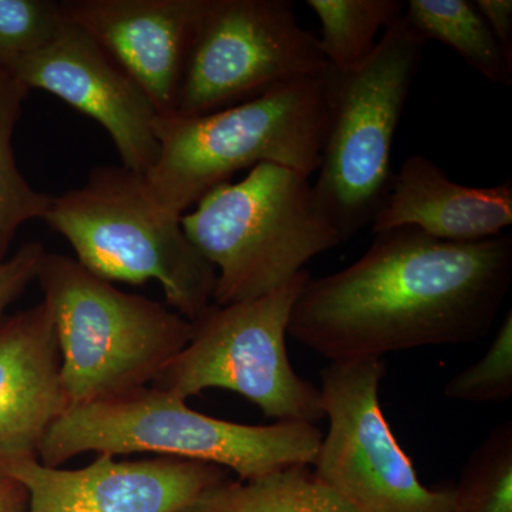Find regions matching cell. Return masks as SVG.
<instances>
[{"mask_svg": "<svg viewBox=\"0 0 512 512\" xmlns=\"http://www.w3.org/2000/svg\"><path fill=\"white\" fill-rule=\"evenodd\" d=\"M511 285V235L460 244L390 229L352 265L309 278L288 335L330 362L468 345L491 332Z\"/></svg>", "mask_w": 512, "mask_h": 512, "instance_id": "1", "label": "cell"}, {"mask_svg": "<svg viewBox=\"0 0 512 512\" xmlns=\"http://www.w3.org/2000/svg\"><path fill=\"white\" fill-rule=\"evenodd\" d=\"M330 67L228 109L197 117L160 116V151L144 174L148 191L174 218L238 171L262 163L311 178L329 126Z\"/></svg>", "mask_w": 512, "mask_h": 512, "instance_id": "2", "label": "cell"}, {"mask_svg": "<svg viewBox=\"0 0 512 512\" xmlns=\"http://www.w3.org/2000/svg\"><path fill=\"white\" fill-rule=\"evenodd\" d=\"M322 431L315 424L276 421L249 426L195 412L187 400L154 386L66 410L37 451L40 463L60 467L80 454L154 453L215 464L239 481L293 466H312Z\"/></svg>", "mask_w": 512, "mask_h": 512, "instance_id": "3", "label": "cell"}, {"mask_svg": "<svg viewBox=\"0 0 512 512\" xmlns=\"http://www.w3.org/2000/svg\"><path fill=\"white\" fill-rule=\"evenodd\" d=\"M37 281L55 326L67 410L151 386L194 332L180 313L120 291L69 256L46 252Z\"/></svg>", "mask_w": 512, "mask_h": 512, "instance_id": "4", "label": "cell"}, {"mask_svg": "<svg viewBox=\"0 0 512 512\" xmlns=\"http://www.w3.org/2000/svg\"><path fill=\"white\" fill-rule=\"evenodd\" d=\"M180 220L161 210L144 175L123 165L94 168L82 187L52 197L43 217L87 271L111 284L156 281L168 305L195 322L212 305L217 272Z\"/></svg>", "mask_w": 512, "mask_h": 512, "instance_id": "5", "label": "cell"}, {"mask_svg": "<svg viewBox=\"0 0 512 512\" xmlns=\"http://www.w3.org/2000/svg\"><path fill=\"white\" fill-rule=\"evenodd\" d=\"M180 222L217 272V306L268 295L342 244L313 205L309 177L271 163L207 192Z\"/></svg>", "mask_w": 512, "mask_h": 512, "instance_id": "6", "label": "cell"}, {"mask_svg": "<svg viewBox=\"0 0 512 512\" xmlns=\"http://www.w3.org/2000/svg\"><path fill=\"white\" fill-rule=\"evenodd\" d=\"M424 46L402 15L363 66L330 72L329 126L312 197L342 244L372 224L389 194L394 136Z\"/></svg>", "mask_w": 512, "mask_h": 512, "instance_id": "7", "label": "cell"}, {"mask_svg": "<svg viewBox=\"0 0 512 512\" xmlns=\"http://www.w3.org/2000/svg\"><path fill=\"white\" fill-rule=\"evenodd\" d=\"M311 275L252 301L217 306L195 320L190 342L151 386L187 400L208 389L241 394L269 419L316 424L319 387L295 372L286 350L293 305Z\"/></svg>", "mask_w": 512, "mask_h": 512, "instance_id": "8", "label": "cell"}, {"mask_svg": "<svg viewBox=\"0 0 512 512\" xmlns=\"http://www.w3.org/2000/svg\"><path fill=\"white\" fill-rule=\"evenodd\" d=\"M329 70L289 0H205L168 116H204Z\"/></svg>", "mask_w": 512, "mask_h": 512, "instance_id": "9", "label": "cell"}, {"mask_svg": "<svg viewBox=\"0 0 512 512\" xmlns=\"http://www.w3.org/2000/svg\"><path fill=\"white\" fill-rule=\"evenodd\" d=\"M382 359L330 362L320 370L329 420L313 474L355 512H454L453 487L429 488L397 443L382 406Z\"/></svg>", "mask_w": 512, "mask_h": 512, "instance_id": "10", "label": "cell"}, {"mask_svg": "<svg viewBox=\"0 0 512 512\" xmlns=\"http://www.w3.org/2000/svg\"><path fill=\"white\" fill-rule=\"evenodd\" d=\"M0 476L25 488L26 512H184L228 480L215 464L163 456L119 461L111 454L77 470L47 467L37 456L0 457Z\"/></svg>", "mask_w": 512, "mask_h": 512, "instance_id": "11", "label": "cell"}, {"mask_svg": "<svg viewBox=\"0 0 512 512\" xmlns=\"http://www.w3.org/2000/svg\"><path fill=\"white\" fill-rule=\"evenodd\" d=\"M6 70L29 90L53 94L101 124L123 167L144 175L156 163L160 114L144 90L79 26L63 19L46 45Z\"/></svg>", "mask_w": 512, "mask_h": 512, "instance_id": "12", "label": "cell"}, {"mask_svg": "<svg viewBox=\"0 0 512 512\" xmlns=\"http://www.w3.org/2000/svg\"><path fill=\"white\" fill-rule=\"evenodd\" d=\"M205 0H62L83 29L144 90L160 116L173 113Z\"/></svg>", "mask_w": 512, "mask_h": 512, "instance_id": "13", "label": "cell"}, {"mask_svg": "<svg viewBox=\"0 0 512 512\" xmlns=\"http://www.w3.org/2000/svg\"><path fill=\"white\" fill-rule=\"evenodd\" d=\"M66 410L59 346L45 303L0 318V457L37 456Z\"/></svg>", "mask_w": 512, "mask_h": 512, "instance_id": "14", "label": "cell"}, {"mask_svg": "<svg viewBox=\"0 0 512 512\" xmlns=\"http://www.w3.org/2000/svg\"><path fill=\"white\" fill-rule=\"evenodd\" d=\"M511 224V180L494 187H468L454 183L430 158L414 154L394 173L372 232L410 227L461 244L498 237Z\"/></svg>", "mask_w": 512, "mask_h": 512, "instance_id": "15", "label": "cell"}, {"mask_svg": "<svg viewBox=\"0 0 512 512\" xmlns=\"http://www.w3.org/2000/svg\"><path fill=\"white\" fill-rule=\"evenodd\" d=\"M184 512H355L309 466L255 480H225Z\"/></svg>", "mask_w": 512, "mask_h": 512, "instance_id": "16", "label": "cell"}, {"mask_svg": "<svg viewBox=\"0 0 512 512\" xmlns=\"http://www.w3.org/2000/svg\"><path fill=\"white\" fill-rule=\"evenodd\" d=\"M403 15L424 42L443 43L485 79L511 86L512 64L505 59L473 2L410 0Z\"/></svg>", "mask_w": 512, "mask_h": 512, "instance_id": "17", "label": "cell"}, {"mask_svg": "<svg viewBox=\"0 0 512 512\" xmlns=\"http://www.w3.org/2000/svg\"><path fill=\"white\" fill-rule=\"evenodd\" d=\"M320 22L319 49L336 72L359 69L375 52L377 35L403 15L400 0H308Z\"/></svg>", "mask_w": 512, "mask_h": 512, "instance_id": "18", "label": "cell"}, {"mask_svg": "<svg viewBox=\"0 0 512 512\" xmlns=\"http://www.w3.org/2000/svg\"><path fill=\"white\" fill-rule=\"evenodd\" d=\"M30 90L0 67V262L20 227L43 220L53 195L35 190L20 173L13 151V134Z\"/></svg>", "mask_w": 512, "mask_h": 512, "instance_id": "19", "label": "cell"}, {"mask_svg": "<svg viewBox=\"0 0 512 512\" xmlns=\"http://www.w3.org/2000/svg\"><path fill=\"white\" fill-rule=\"evenodd\" d=\"M454 512H512V423L491 430L453 485Z\"/></svg>", "mask_w": 512, "mask_h": 512, "instance_id": "20", "label": "cell"}, {"mask_svg": "<svg viewBox=\"0 0 512 512\" xmlns=\"http://www.w3.org/2000/svg\"><path fill=\"white\" fill-rule=\"evenodd\" d=\"M444 396L467 403H500L512 397V312L508 311L487 352L448 380Z\"/></svg>", "mask_w": 512, "mask_h": 512, "instance_id": "21", "label": "cell"}, {"mask_svg": "<svg viewBox=\"0 0 512 512\" xmlns=\"http://www.w3.org/2000/svg\"><path fill=\"white\" fill-rule=\"evenodd\" d=\"M63 19L55 0H0V67L8 69L46 45Z\"/></svg>", "mask_w": 512, "mask_h": 512, "instance_id": "22", "label": "cell"}, {"mask_svg": "<svg viewBox=\"0 0 512 512\" xmlns=\"http://www.w3.org/2000/svg\"><path fill=\"white\" fill-rule=\"evenodd\" d=\"M45 255V247L40 242H28L0 262V318L36 281Z\"/></svg>", "mask_w": 512, "mask_h": 512, "instance_id": "23", "label": "cell"}, {"mask_svg": "<svg viewBox=\"0 0 512 512\" xmlns=\"http://www.w3.org/2000/svg\"><path fill=\"white\" fill-rule=\"evenodd\" d=\"M474 6L493 33L495 42L507 62L512 64V2L511 0H476Z\"/></svg>", "mask_w": 512, "mask_h": 512, "instance_id": "24", "label": "cell"}, {"mask_svg": "<svg viewBox=\"0 0 512 512\" xmlns=\"http://www.w3.org/2000/svg\"><path fill=\"white\" fill-rule=\"evenodd\" d=\"M28 507V493L12 478L0 476V512H23Z\"/></svg>", "mask_w": 512, "mask_h": 512, "instance_id": "25", "label": "cell"}]
</instances>
